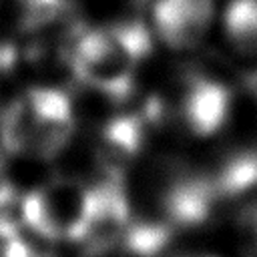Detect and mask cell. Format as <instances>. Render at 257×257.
Segmentation results:
<instances>
[{
  "mask_svg": "<svg viewBox=\"0 0 257 257\" xmlns=\"http://www.w3.org/2000/svg\"><path fill=\"white\" fill-rule=\"evenodd\" d=\"M153 48V34L139 22L92 26L80 32L68 52L74 78L104 96H126Z\"/></svg>",
  "mask_w": 257,
  "mask_h": 257,
  "instance_id": "6da1fadb",
  "label": "cell"
},
{
  "mask_svg": "<svg viewBox=\"0 0 257 257\" xmlns=\"http://www.w3.org/2000/svg\"><path fill=\"white\" fill-rule=\"evenodd\" d=\"M74 104L56 86H30L0 110V151L6 157L50 161L72 141Z\"/></svg>",
  "mask_w": 257,
  "mask_h": 257,
  "instance_id": "7a4b0ae2",
  "label": "cell"
},
{
  "mask_svg": "<svg viewBox=\"0 0 257 257\" xmlns=\"http://www.w3.org/2000/svg\"><path fill=\"white\" fill-rule=\"evenodd\" d=\"M98 181L58 177L32 187L18 197V217L24 233L48 243L82 245L94 223Z\"/></svg>",
  "mask_w": 257,
  "mask_h": 257,
  "instance_id": "3957f363",
  "label": "cell"
},
{
  "mask_svg": "<svg viewBox=\"0 0 257 257\" xmlns=\"http://www.w3.org/2000/svg\"><path fill=\"white\" fill-rule=\"evenodd\" d=\"M221 203L205 169L169 165L153 183V215L175 233L197 229L217 217Z\"/></svg>",
  "mask_w": 257,
  "mask_h": 257,
  "instance_id": "277c9868",
  "label": "cell"
},
{
  "mask_svg": "<svg viewBox=\"0 0 257 257\" xmlns=\"http://www.w3.org/2000/svg\"><path fill=\"white\" fill-rule=\"evenodd\" d=\"M233 110V92L217 76L189 74L177 88L171 116L189 137L207 139L217 135Z\"/></svg>",
  "mask_w": 257,
  "mask_h": 257,
  "instance_id": "5b68a950",
  "label": "cell"
},
{
  "mask_svg": "<svg viewBox=\"0 0 257 257\" xmlns=\"http://www.w3.org/2000/svg\"><path fill=\"white\" fill-rule=\"evenodd\" d=\"M161 120V106L151 104L141 110H126L106 118L94 139V163L102 177L122 179L143 155L153 124Z\"/></svg>",
  "mask_w": 257,
  "mask_h": 257,
  "instance_id": "8992f818",
  "label": "cell"
},
{
  "mask_svg": "<svg viewBox=\"0 0 257 257\" xmlns=\"http://www.w3.org/2000/svg\"><path fill=\"white\" fill-rule=\"evenodd\" d=\"M177 233L155 217H133L120 229L80 245V257H167Z\"/></svg>",
  "mask_w": 257,
  "mask_h": 257,
  "instance_id": "52a82bcc",
  "label": "cell"
},
{
  "mask_svg": "<svg viewBox=\"0 0 257 257\" xmlns=\"http://www.w3.org/2000/svg\"><path fill=\"white\" fill-rule=\"evenodd\" d=\"M213 18V0H155L153 34L169 48L189 50L205 40Z\"/></svg>",
  "mask_w": 257,
  "mask_h": 257,
  "instance_id": "ba28073f",
  "label": "cell"
},
{
  "mask_svg": "<svg viewBox=\"0 0 257 257\" xmlns=\"http://www.w3.org/2000/svg\"><path fill=\"white\" fill-rule=\"evenodd\" d=\"M205 171L221 209L257 199V147L231 151Z\"/></svg>",
  "mask_w": 257,
  "mask_h": 257,
  "instance_id": "9c48e42d",
  "label": "cell"
},
{
  "mask_svg": "<svg viewBox=\"0 0 257 257\" xmlns=\"http://www.w3.org/2000/svg\"><path fill=\"white\" fill-rule=\"evenodd\" d=\"M223 30L233 48L257 54V0H231L223 12Z\"/></svg>",
  "mask_w": 257,
  "mask_h": 257,
  "instance_id": "30bf717a",
  "label": "cell"
},
{
  "mask_svg": "<svg viewBox=\"0 0 257 257\" xmlns=\"http://www.w3.org/2000/svg\"><path fill=\"white\" fill-rule=\"evenodd\" d=\"M6 6L16 26L30 32L52 24L64 8V0H0V8Z\"/></svg>",
  "mask_w": 257,
  "mask_h": 257,
  "instance_id": "8fae6325",
  "label": "cell"
},
{
  "mask_svg": "<svg viewBox=\"0 0 257 257\" xmlns=\"http://www.w3.org/2000/svg\"><path fill=\"white\" fill-rule=\"evenodd\" d=\"M34 249L24 229L6 215H0V257H32Z\"/></svg>",
  "mask_w": 257,
  "mask_h": 257,
  "instance_id": "7c38bea8",
  "label": "cell"
},
{
  "mask_svg": "<svg viewBox=\"0 0 257 257\" xmlns=\"http://www.w3.org/2000/svg\"><path fill=\"white\" fill-rule=\"evenodd\" d=\"M237 229L245 251L257 257V199L237 207Z\"/></svg>",
  "mask_w": 257,
  "mask_h": 257,
  "instance_id": "4fadbf2b",
  "label": "cell"
},
{
  "mask_svg": "<svg viewBox=\"0 0 257 257\" xmlns=\"http://www.w3.org/2000/svg\"><path fill=\"white\" fill-rule=\"evenodd\" d=\"M18 197H16V187L12 183V177L8 173L6 161H4V153H0V215H6V211L16 205Z\"/></svg>",
  "mask_w": 257,
  "mask_h": 257,
  "instance_id": "5bb4252c",
  "label": "cell"
},
{
  "mask_svg": "<svg viewBox=\"0 0 257 257\" xmlns=\"http://www.w3.org/2000/svg\"><path fill=\"white\" fill-rule=\"evenodd\" d=\"M249 88H251V92H253L255 98H257V72L251 74V78H249Z\"/></svg>",
  "mask_w": 257,
  "mask_h": 257,
  "instance_id": "9a60e30c",
  "label": "cell"
},
{
  "mask_svg": "<svg viewBox=\"0 0 257 257\" xmlns=\"http://www.w3.org/2000/svg\"><path fill=\"white\" fill-rule=\"evenodd\" d=\"M185 257H215V255H207V253H197V255H185Z\"/></svg>",
  "mask_w": 257,
  "mask_h": 257,
  "instance_id": "2e32d148",
  "label": "cell"
}]
</instances>
